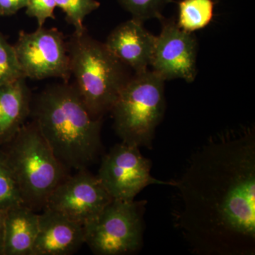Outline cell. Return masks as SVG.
<instances>
[{"label":"cell","instance_id":"6da1fadb","mask_svg":"<svg viewBox=\"0 0 255 255\" xmlns=\"http://www.w3.org/2000/svg\"><path fill=\"white\" fill-rule=\"evenodd\" d=\"M174 225L199 255L255 254V130L221 132L174 180Z\"/></svg>","mask_w":255,"mask_h":255},{"label":"cell","instance_id":"7a4b0ae2","mask_svg":"<svg viewBox=\"0 0 255 255\" xmlns=\"http://www.w3.org/2000/svg\"><path fill=\"white\" fill-rule=\"evenodd\" d=\"M31 117L69 171L87 169L102 150V119H95L71 82L51 84L32 96Z\"/></svg>","mask_w":255,"mask_h":255},{"label":"cell","instance_id":"3957f363","mask_svg":"<svg viewBox=\"0 0 255 255\" xmlns=\"http://www.w3.org/2000/svg\"><path fill=\"white\" fill-rule=\"evenodd\" d=\"M72 85L90 113L102 119L110 112L132 75L107 48L92 38L87 28L74 31L67 41Z\"/></svg>","mask_w":255,"mask_h":255},{"label":"cell","instance_id":"277c9868","mask_svg":"<svg viewBox=\"0 0 255 255\" xmlns=\"http://www.w3.org/2000/svg\"><path fill=\"white\" fill-rule=\"evenodd\" d=\"M3 151L23 204L44 209L57 186L69 175L33 122L25 124Z\"/></svg>","mask_w":255,"mask_h":255},{"label":"cell","instance_id":"5b68a950","mask_svg":"<svg viewBox=\"0 0 255 255\" xmlns=\"http://www.w3.org/2000/svg\"><path fill=\"white\" fill-rule=\"evenodd\" d=\"M164 82L147 70L134 73L122 89L110 112L122 142L152 148L156 128L165 112Z\"/></svg>","mask_w":255,"mask_h":255},{"label":"cell","instance_id":"8992f818","mask_svg":"<svg viewBox=\"0 0 255 255\" xmlns=\"http://www.w3.org/2000/svg\"><path fill=\"white\" fill-rule=\"evenodd\" d=\"M146 201L112 199L84 225L85 243L97 255L133 254L143 243Z\"/></svg>","mask_w":255,"mask_h":255},{"label":"cell","instance_id":"52a82bcc","mask_svg":"<svg viewBox=\"0 0 255 255\" xmlns=\"http://www.w3.org/2000/svg\"><path fill=\"white\" fill-rule=\"evenodd\" d=\"M152 162L140 147L121 142L104 155L97 177L112 199L131 201L147 186L173 187L174 181L159 180L151 175Z\"/></svg>","mask_w":255,"mask_h":255},{"label":"cell","instance_id":"ba28073f","mask_svg":"<svg viewBox=\"0 0 255 255\" xmlns=\"http://www.w3.org/2000/svg\"><path fill=\"white\" fill-rule=\"evenodd\" d=\"M20 67L26 79L70 80L67 41L58 28L38 27L28 33L20 31L14 46Z\"/></svg>","mask_w":255,"mask_h":255},{"label":"cell","instance_id":"9c48e42d","mask_svg":"<svg viewBox=\"0 0 255 255\" xmlns=\"http://www.w3.org/2000/svg\"><path fill=\"white\" fill-rule=\"evenodd\" d=\"M112 200L97 175L82 169L73 175L69 174L57 186L45 208L58 211L84 226L97 217Z\"/></svg>","mask_w":255,"mask_h":255},{"label":"cell","instance_id":"30bf717a","mask_svg":"<svg viewBox=\"0 0 255 255\" xmlns=\"http://www.w3.org/2000/svg\"><path fill=\"white\" fill-rule=\"evenodd\" d=\"M162 28L156 36L150 66L166 80L182 79L192 82L196 77L198 43L191 32L184 31L174 21L162 18Z\"/></svg>","mask_w":255,"mask_h":255},{"label":"cell","instance_id":"8fae6325","mask_svg":"<svg viewBox=\"0 0 255 255\" xmlns=\"http://www.w3.org/2000/svg\"><path fill=\"white\" fill-rule=\"evenodd\" d=\"M85 243V228L55 210L39 214L38 231L31 255H70Z\"/></svg>","mask_w":255,"mask_h":255},{"label":"cell","instance_id":"7c38bea8","mask_svg":"<svg viewBox=\"0 0 255 255\" xmlns=\"http://www.w3.org/2000/svg\"><path fill=\"white\" fill-rule=\"evenodd\" d=\"M156 36L135 18L121 23L111 32L106 46L134 73L148 70L152 61Z\"/></svg>","mask_w":255,"mask_h":255},{"label":"cell","instance_id":"4fadbf2b","mask_svg":"<svg viewBox=\"0 0 255 255\" xmlns=\"http://www.w3.org/2000/svg\"><path fill=\"white\" fill-rule=\"evenodd\" d=\"M26 80L0 85V145L11 141L29 117L33 95Z\"/></svg>","mask_w":255,"mask_h":255},{"label":"cell","instance_id":"5bb4252c","mask_svg":"<svg viewBox=\"0 0 255 255\" xmlns=\"http://www.w3.org/2000/svg\"><path fill=\"white\" fill-rule=\"evenodd\" d=\"M39 214L24 204L6 210L2 255H31Z\"/></svg>","mask_w":255,"mask_h":255},{"label":"cell","instance_id":"9a60e30c","mask_svg":"<svg viewBox=\"0 0 255 255\" xmlns=\"http://www.w3.org/2000/svg\"><path fill=\"white\" fill-rule=\"evenodd\" d=\"M213 0H182L179 2L178 26L184 31H197L206 27L214 16Z\"/></svg>","mask_w":255,"mask_h":255},{"label":"cell","instance_id":"2e32d148","mask_svg":"<svg viewBox=\"0 0 255 255\" xmlns=\"http://www.w3.org/2000/svg\"><path fill=\"white\" fill-rule=\"evenodd\" d=\"M56 7L63 10L65 14V21L72 25L76 32L86 29L84 20L92 11L100 6L97 0H55Z\"/></svg>","mask_w":255,"mask_h":255},{"label":"cell","instance_id":"e0dca14e","mask_svg":"<svg viewBox=\"0 0 255 255\" xmlns=\"http://www.w3.org/2000/svg\"><path fill=\"white\" fill-rule=\"evenodd\" d=\"M23 204L16 180L3 151L0 150V209Z\"/></svg>","mask_w":255,"mask_h":255},{"label":"cell","instance_id":"ac0fdd59","mask_svg":"<svg viewBox=\"0 0 255 255\" xmlns=\"http://www.w3.org/2000/svg\"><path fill=\"white\" fill-rule=\"evenodd\" d=\"M126 11L132 15V18L141 21L164 18L162 11L167 4L174 0H118Z\"/></svg>","mask_w":255,"mask_h":255},{"label":"cell","instance_id":"d6986e66","mask_svg":"<svg viewBox=\"0 0 255 255\" xmlns=\"http://www.w3.org/2000/svg\"><path fill=\"white\" fill-rule=\"evenodd\" d=\"M25 78L18 63L14 46L0 32V85Z\"/></svg>","mask_w":255,"mask_h":255},{"label":"cell","instance_id":"ffe728a7","mask_svg":"<svg viewBox=\"0 0 255 255\" xmlns=\"http://www.w3.org/2000/svg\"><path fill=\"white\" fill-rule=\"evenodd\" d=\"M55 0H28L26 14L29 17L36 18L38 27H43L47 19H55Z\"/></svg>","mask_w":255,"mask_h":255},{"label":"cell","instance_id":"44dd1931","mask_svg":"<svg viewBox=\"0 0 255 255\" xmlns=\"http://www.w3.org/2000/svg\"><path fill=\"white\" fill-rule=\"evenodd\" d=\"M28 0H0V16H11L26 8Z\"/></svg>","mask_w":255,"mask_h":255},{"label":"cell","instance_id":"7402d4cb","mask_svg":"<svg viewBox=\"0 0 255 255\" xmlns=\"http://www.w3.org/2000/svg\"><path fill=\"white\" fill-rule=\"evenodd\" d=\"M6 210L0 209V255H2L3 245H4V223Z\"/></svg>","mask_w":255,"mask_h":255}]
</instances>
